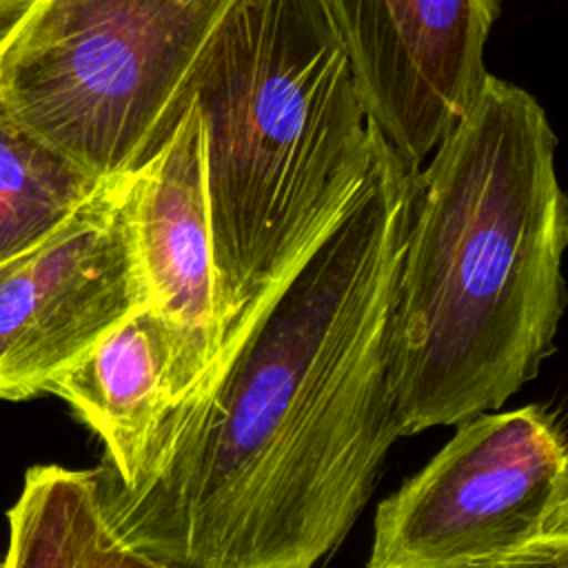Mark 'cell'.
<instances>
[{"label": "cell", "instance_id": "6da1fadb", "mask_svg": "<svg viewBox=\"0 0 568 568\" xmlns=\"http://www.w3.org/2000/svg\"><path fill=\"white\" fill-rule=\"evenodd\" d=\"M410 178L379 135L351 204L166 419L140 484L100 462L131 546L182 568H313L346 537L399 437L384 353Z\"/></svg>", "mask_w": 568, "mask_h": 568}, {"label": "cell", "instance_id": "7a4b0ae2", "mask_svg": "<svg viewBox=\"0 0 568 568\" xmlns=\"http://www.w3.org/2000/svg\"><path fill=\"white\" fill-rule=\"evenodd\" d=\"M541 104L488 73L413 171L386 324L399 437L501 408L552 353L568 204Z\"/></svg>", "mask_w": 568, "mask_h": 568}, {"label": "cell", "instance_id": "3957f363", "mask_svg": "<svg viewBox=\"0 0 568 568\" xmlns=\"http://www.w3.org/2000/svg\"><path fill=\"white\" fill-rule=\"evenodd\" d=\"M186 106L204 131L224 357L351 204L379 131L320 0H237L186 75L169 131Z\"/></svg>", "mask_w": 568, "mask_h": 568}, {"label": "cell", "instance_id": "277c9868", "mask_svg": "<svg viewBox=\"0 0 568 568\" xmlns=\"http://www.w3.org/2000/svg\"><path fill=\"white\" fill-rule=\"evenodd\" d=\"M237 0H40L0 53V98L98 180L138 171Z\"/></svg>", "mask_w": 568, "mask_h": 568}, {"label": "cell", "instance_id": "5b68a950", "mask_svg": "<svg viewBox=\"0 0 568 568\" xmlns=\"http://www.w3.org/2000/svg\"><path fill=\"white\" fill-rule=\"evenodd\" d=\"M568 530V444L541 404L457 424L444 448L375 510L366 568H499Z\"/></svg>", "mask_w": 568, "mask_h": 568}, {"label": "cell", "instance_id": "8992f818", "mask_svg": "<svg viewBox=\"0 0 568 568\" xmlns=\"http://www.w3.org/2000/svg\"><path fill=\"white\" fill-rule=\"evenodd\" d=\"M131 173L100 189L51 235L0 264V399L20 402L146 304Z\"/></svg>", "mask_w": 568, "mask_h": 568}, {"label": "cell", "instance_id": "52a82bcc", "mask_svg": "<svg viewBox=\"0 0 568 568\" xmlns=\"http://www.w3.org/2000/svg\"><path fill=\"white\" fill-rule=\"evenodd\" d=\"M362 102L417 171L473 106L497 0H320Z\"/></svg>", "mask_w": 568, "mask_h": 568}, {"label": "cell", "instance_id": "ba28073f", "mask_svg": "<svg viewBox=\"0 0 568 568\" xmlns=\"http://www.w3.org/2000/svg\"><path fill=\"white\" fill-rule=\"evenodd\" d=\"M209 368L200 344L144 304L58 375L47 393L62 397L100 437L102 464L133 490L158 433L204 384Z\"/></svg>", "mask_w": 568, "mask_h": 568}, {"label": "cell", "instance_id": "9c48e42d", "mask_svg": "<svg viewBox=\"0 0 568 568\" xmlns=\"http://www.w3.org/2000/svg\"><path fill=\"white\" fill-rule=\"evenodd\" d=\"M129 209L146 304L200 344L211 375L224 351V324L209 226L204 131L193 106L131 173Z\"/></svg>", "mask_w": 568, "mask_h": 568}, {"label": "cell", "instance_id": "30bf717a", "mask_svg": "<svg viewBox=\"0 0 568 568\" xmlns=\"http://www.w3.org/2000/svg\"><path fill=\"white\" fill-rule=\"evenodd\" d=\"M0 568H182L131 546L111 524L100 468L38 464L7 510Z\"/></svg>", "mask_w": 568, "mask_h": 568}, {"label": "cell", "instance_id": "8fae6325", "mask_svg": "<svg viewBox=\"0 0 568 568\" xmlns=\"http://www.w3.org/2000/svg\"><path fill=\"white\" fill-rule=\"evenodd\" d=\"M100 184L0 98V264L51 235Z\"/></svg>", "mask_w": 568, "mask_h": 568}, {"label": "cell", "instance_id": "7c38bea8", "mask_svg": "<svg viewBox=\"0 0 568 568\" xmlns=\"http://www.w3.org/2000/svg\"><path fill=\"white\" fill-rule=\"evenodd\" d=\"M499 568H568V530L537 539Z\"/></svg>", "mask_w": 568, "mask_h": 568}, {"label": "cell", "instance_id": "4fadbf2b", "mask_svg": "<svg viewBox=\"0 0 568 568\" xmlns=\"http://www.w3.org/2000/svg\"><path fill=\"white\" fill-rule=\"evenodd\" d=\"M40 0H0V53Z\"/></svg>", "mask_w": 568, "mask_h": 568}]
</instances>
